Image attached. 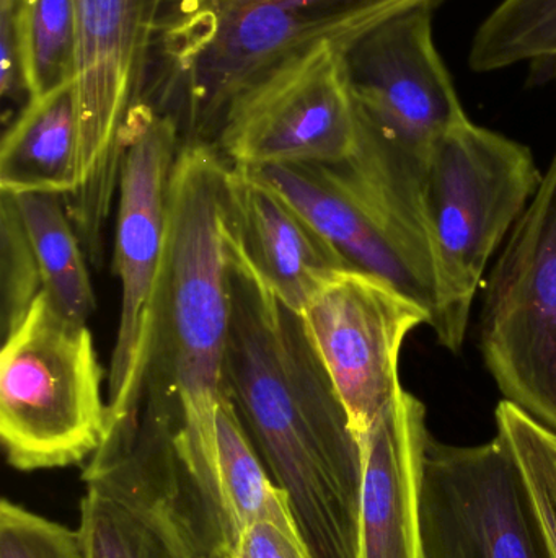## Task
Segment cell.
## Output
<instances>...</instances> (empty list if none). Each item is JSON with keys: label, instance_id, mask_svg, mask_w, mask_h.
<instances>
[{"label": "cell", "instance_id": "obj_25", "mask_svg": "<svg viewBox=\"0 0 556 558\" xmlns=\"http://www.w3.org/2000/svg\"><path fill=\"white\" fill-rule=\"evenodd\" d=\"M23 90L13 35L12 10H0V94L3 98Z\"/></svg>", "mask_w": 556, "mask_h": 558}, {"label": "cell", "instance_id": "obj_18", "mask_svg": "<svg viewBox=\"0 0 556 558\" xmlns=\"http://www.w3.org/2000/svg\"><path fill=\"white\" fill-rule=\"evenodd\" d=\"M85 488L78 530L88 558H199L162 514L103 485Z\"/></svg>", "mask_w": 556, "mask_h": 558}, {"label": "cell", "instance_id": "obj_24", "mask_svg": "<svg viewBox=\"0 0 556 558\" xmlns=\"http://www.w3.org/2000/svg\"><path fill=\"white\" fill-rule=\"evenodd\" d=\"M231 558H313L294 518H261L248 524Z\"/></svg>", "mask_w": 556, "mask_h": 558}, {"label": "cell", "instance_id": "obj_11", "mask_svg": "<svg viewBox=\"0 0 556 558\" xmlns=\"http://www.w3.org/2000/svg\"><path fill=\"white\" fill-rule=\"evenodd\" d=\"M420 518L424 558H552L521 469L498 433L475 446L430 436Z\"/></svg>", "mask_w": 556, "mask_h": 558}, {"label": "cell", "instance_id": "obj_10", "mask_svg": "<svg viewBox=\"0 0 556 558\" xmlns=\"http://www.w3.org/2000/svg\"><path fill=\"white\" fill-rule=\"evenodd\" d=\"M346 56L320 43L281 62L228 104L214 144L235 167L336 166L358 147Z\"/></svg>", "mask_w": 556, "mask_h": 558}, {"label": "cell", "instance_id": "obj_15", "mask_svg": "<svg viewBox=\"0 0 556 558\" xmlns=\"http://www.w3.org/2000/svg\"><path fill=\"white\" fill-rule=\"evenodd\" d=\"M427 409L401 389L362 445L358 558H424L420 494Z\"/></svg>", "mask_w": 556, "mask_h": 558}, {"label": "cell", "instance_id": "obj_7", "mask_svg": "<svg viewBox=\"0 0 556 558\" xmlns=\"http://www.w3.org/2000/svg\"><path fill=\"white\" fill-rule=\"evenodd\" d=\"M78 185L65 198L85 254L100 265L120 190L126 126L144 101L147 65L166 0H72Z\"/></svg>", "mask_w": 556, "mask_h": 558}, {"label": "cell", "instance_id": "obj_5", "mask_svg": "<svg viewBox=\"0 0 556 558\" xmlns=\"http://www.w3.org/2000/svg\"><path fill=\"white\" fill-rule=\"evenodd\" d=\"M542 179L528 146L469 118L434 146L423 186L434 277L430 325L447 350L462 347L486 265Z\"/></svg>", "mask_w": 556, "mask_h": 558}, {"label": "cell", "instance_id": "obj_6", "mask_svg": "<svg viewBox=\"0 0 556 558\" xmlns=\"http://www.w3.org/2000/svg\"><path fill=\"white\" fill-rule=\"evenodd\" d=\"M3 337L0 441L7 462L33 472L90 459L108 426L90 328L65 317L41 292Z\"/></svg>", "mask_w": 556, "mask_h": 558}, {"label": "cell", "instance_id": "obj_26", "mask_svg": "<svg viewBox=\"0 0 556 558\" xmlns=\"http://www.w3.org/2000/svg\"><path fill=\"white\" fill-rule=\"evenodd\" d=\"M18 0H0V10H15Z\"/></svg>", "mask_w": 556, "mask_h": 558}, {"label": "cell", "instance_id": "obj_12", "mask_svg": "<svg viewBox=\"0 0 556 558\" xmlns=\"http://www.w3.org/2000/svg\"><path fill=\"white\" fill-rule=\"evenodd\" d=\"M300 315L362 449L404 389L405 338L431 324V312L385 279L349 268L326 279Z\"/></svg>", "mask_w": 556, "mask_h": 558}, {"label": "cell", "instance_id": "obj_19", "mask_svg": "<svg viewBox=\"0 0 556 558\" xmlns=\"http://www.w3.org/2000/svg\"><path fill=\"white\" fill-rule=\"evenodd\" d=\"M475 72L526 64L532 85L556 84V0H503L473 36Z\"/></svg>", "mask_w": 556, "mask_h": 558}, {"label": "cell", "instance_id": "obj_14", "mask_svg": "<svg viewBox=\"0 0 556 558\" xmlns=\"http://www.w3.org/2000/svg\"><path fill=\"white\" fill-rule=\"evenodd\" d=\"M225 235L228 248L299 314L326 279L355 268L280 190L255 170L232 163Z\"/></svg>", "mask_w": 556, "mask_h": 558}, {"label": "cell", "instance_id": "obj_13", "mask_svg": "<svg viewBox=\"0 0 556 558\" xmlns=\"http://www.w3.org/2000/svg\"><path fill=\"white\" fill-rule=\"evenodd\" d=\"M255 172L280 190L353 267L385 279L433 315L430 265L343 163L276 166Z\"/></svg>", "mask_w": 556, "mask_h": 558}, {"label": "cell", "instance_id": "obj_22", "mask_svg": "<svg viewBox=\"0 0 556 558\" xmlns=\"http://www.w3.org/2000/svg\"><path fill=\"white\" fill-rule=\"evenodd\" d=\"M0 267L5 335L18 324L33 301L45 292L18 209L9 193H0Z\"/></svg>", "mask_w": 556, "mask_h": 558}, {"label": "cell", "instance_id": "obj_23", "mask_svg": "<svg viewBox=\"0 0 556 558\" xmlns=\"http://www.w3.org/2000/svg\"><path fill=\"white\" fill-rule=\"evenodd\" d=\"M0 558H88L81 530L46 520L9 500L0 504Z\"/></svg>", "mask_w": 556, "mask_h": 558}, {"label": "cell", "instance_id": "obj_1", "mask_svg": "<svg viewBox=\"0 0 556 558\" xmlns=\"http://www.w3.org/2000/svg\"><path fill=\"white\" fill-rule=\"evenodd\" d=\"M231 327L222 393L286 494L313 558L359 557L362 449L307 333L228 248Z\"/></svg>", "mask_w": 556, "mask_h": 558}, {"label": "cell", "instance_id": "obj_20", "mask_svg": "<svg viewBox=\"0 0 556 558\" xmlns=\"http://www.w3.org/2000/svg\"><path fill=\"white\" fill-rule=\"evenodd\" d=\"M13 35L28 100L74 82L77 43L72 0H18Z\"/></svg>", "mask_w": 556, "mask_h": 558}, {"label": "cell", "instance_id": "obj_2", "mask_svg": "<svg viewBox=\"0 0 556 558\" xmlns=\"http://www.w3.org/2000/svg\"><path fill=\"white\" fill-rule=\"evenodd\" d=\"M211 141H183L170 185L169 260L146 387L172 420L180 507L212 541L232 537L218 409L231 327L225 179Z\"/></svg>", "mask_w": 556, "mask_h": 558}, {"label": "cell", "instance_id": "obj_16", "mask_svg": "<svg viewBox=\"0 0 556 558\" xmlns=\"http://www.w3.org/2000/svg\"><path fill=\"white\" fill-rule=\"evenodd\" d=\"M78 185V121L74 82L29 98L0 146V193H52Z\"/></svg>", "mask_w": 556, "mask_h": 558}, {"label": "cell", "instance_id": "obj_8", "mask_svg": "<svg viewBox=\"0 0 556 558\" xmlns=\"http://www.w3.org/2000/svg\"><path fill=\"white\" fill-rule=\"evenodd\" d=\"M114 267L121 315L108 369V425L139 409L152 364L169 260L170 185L183 143L178 121L140 101L126 126Z\"/></svg>", "mask_w": 556, "mask_h": 558}, {"label": "cell", "instance_id": "obj_21", "mask_svg": "<svg viewBox=\"0 0 556 558\" xmlns=\"http://www.w3.org/2000/svg\"><path fill=\"white\" fill-rule=\"evenodd\" d=\"M496 429L508 442L534 501L552 558H556V435L515 403L496 407Z\"/></svg>", "mask_w": 556, "mask_h": 558}, {"label": "cell", "instance_id": "obj_3", "mask_svg": "<svg viewBox=\"0 0 556 558\" xmlns=\"http://www.w3.org/2000/svg\"><path fill=\"white\" fill-rule=\"evenodd\" d=\"M446 0H166L157 28L159 104L185 141L218 136L228 104L286 59L332 43L343 52L382 23Z\"/></svg>", "mask_w": 556, "mask_h": 558}, {"label": "cell", "instance_id": "obj_9", "mask_svg": "<svg viewBox=\"0 0 556 558\" xmlns=\"http://www.w3.org/2000/svg\"><path fill=\"white\" fill-rule=\"evenodd\" d=\"M480 348L505 400L556 435V154L486 281Z\"/></svg>", "mask_w": 556, "mask_h": 558}, {"label": "cell", "instance_id": "obj_17", "mask_svg": "<svg viewBox=\"0 0 556 558\" xmlns=\"http://www.w3.org/2000/svg\"><path fill=\"white\" fill-rule=\"evenodd\" d=\"M12 198L41 277L42 291L65 317L87 324L95 311L94 288L82 252L84 245L64 196L23 193Z\"/></svg>", "mask_w": 556, "mask_h": 558}, {"label": "cell", "instance_id": "obj_4", "mask_svg": "<svg viewBox=\"0 0 556 558\" xmlns=\"http://www.w3.org/2000/svg\"><path fill=\"white\" fill-rule=\"evenodd\" d=\"M345 56L359 137L343 166L433 270L424 177L437 141L467 118L434 45L433 10L394 16Z\"/></svg>", "mask_w": 556, "mask_h": 558}]
</instances>
